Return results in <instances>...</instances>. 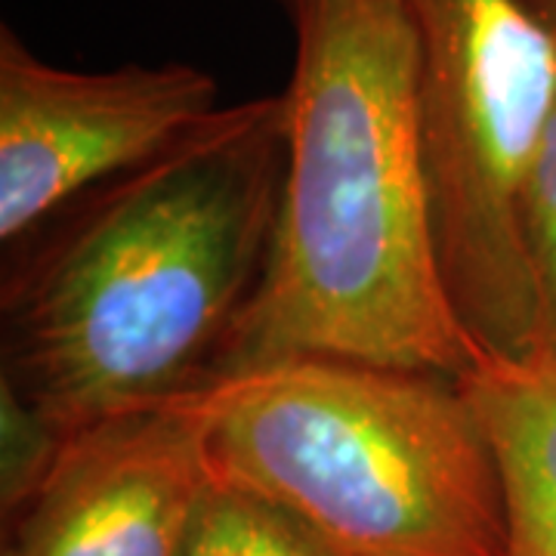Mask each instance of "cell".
Returning a JSON list of instances; mask_svg holds the SVG:
<instances>
[{
  "mask_svg": "<svg viewBox=\"0 0 556 556\" xmlns=\"http://www.w3.org/2000/svg\"><path fill=\"white\" fill-rule=\"evenodd\" d=\"M179 556H350L291 507L211 473Z\"/></svg>",
  "mask_w": 556,
  "mask_h": 556,
  "instance_id": "obj_8",
  "label": "cell"
},
{
  "mask_svg": "<svg viewBox=\"0 0 556 556\" xmlns=\"http://www.w3.org/2000/svg\"><path fill=\"white\" fill-rule=\"evenodd\" d=\"M211 473L350 556H507L495 457L457 380L281 358L204 390Z\"/></svg>",
  "mask_w": 556,
  "mask_h": 556,
  "instance_id": "obj_3",
  "label": "cell"
},
{
  "mask_svg": "<svg viewBox=\"0 0 556 556\" xmlns=\"http://www.w3.org/2000/svg\"><path fill=\"white\" fill-rule=\"evenodd\" d=\"M457 387L495 457L507 556H556V358L479 353Z\"/></svg>",
  "mask_w": 556,
  "mask_h": 556,
  "instance_id": "obj_7",
  "label": "cell"
},
{
  "mask_svg": "<svg viewBox=\"0 0 556 556\" xmlns=\"http://www.w3.org/2000/svg\"><path fill=\"white\" fill-rule=\"evenodd\" d=\"M219 109L189 62L75 72L0 25V241L13 248L62 207L159 159Z\"/></svg>",
  "mask_w": 556,
  "mask_h": 556,
  "instance_id": "obj_5",
  "label": "cell"
},
{
  "mask_svg": "<svg viewBox=\"0 0 556 556\" xmlns=\"http://www.w3.org/2000/svg\"><path fill=\"white\" fill-rule=\"evenodd\" d=\"M285 164L281 93L219 105L7 248L0 380L65 439L214 387L269 269Z\"/></svg>",
  "mask_w": 556,
  "mask_h": 556,
  "instance_id": "obj_1",
  "label": "cell"
},
{
  "mask_svg": "<svg viewBox=\"0 0 556 556\" xmlns=\"http://www.w3.org/2000/svg\"><path fill=\"white\" fill-rule=\"evenodd\" d=\"M276 3L294 35L288 164L223 378L321 356L460 380L479 350L439 263L412 25L396 0Z\"/></svg>",
  "mask_w": 556,
  "mask_h": 556,
  "instance_id": "obj_2",
  "label": "cell"
},
{
  "mask_svg": "<svg viewBox=\"0 0 556 556\" xmlns=\"http://www.w3.org/2000/svg\"><path fill=\"white\" fill-rule=\"evenodd\" d=\"M417 43L420 130L445 288L460 325L532 328L522 186L556 102V38L526 0H396Z\"/></svg>",
  "mask_w": 556,
  "mask_h": 556,
  "instance_id": "obj_4",
  "label": "cell"
},
{
  "mask_svg": "<svg viewBox=\"0 0 556 556\" xmlns=\"http://www.w3.org/2000/svg\"><path fill=\"white\" fill-rule=\"evenodd\" d=\"M65 448L62 430L0 380V514L3 522L20 517L28 501L43 489Z\"/></svg>",
  "mask_w": 556,
  "mask_h": 556,
  "instance_id": "obj_10",
  "label": "cell"
},
{
  "mask_svg": "<svg viewBox=\"0 0 556 556\" xmlns=\"http://www.w3.org/2000/svg\"><path fill=\"white\" fill-rule=\"evenodd\" d=\"M522 244L535 288L532 356L556 358V102L522 186Z\"/></svg>",
  "mask_w": 556,
  "mask_h": 556,
  "instance_id": "obj_9",
  "label": "cell"
},
{
  "mask_svg": "<svg viewBox=\"0 0 556 556\" xmlns=\"http://www.w3.org/2000/svg\"><path fill=\"white\" fill-rule=\"evenodd\" d=\"M207 482L204 390L105 417L65 439L3 556H179Z\"/></svg>",
  "mask_w": 556,
  "mask_h": 556,
  "instance_id": "obj_6",
  "label": "cell"
},
{
  "mask_svg": "<svg viewBox=\"0 0 556 556\" xmlns=\"http://www.w3.org/2000/svg\"><path fill=\"white\" fill-rule=\"evenodd\" d=\"M529 10L556 35V0H526Z\"/></svg>",
  "mask_w": 556,
  "mask_h": 556,
  "instance_id": "obj_11",
  "label": "cell"
}]
</instances>
